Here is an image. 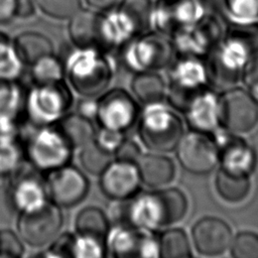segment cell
<instances>
[{"label": "cell", "instance_id": "4fadbf2b", "mask_svg": "<svg viewBox=\"0 0 258 258\" xmlns=\"http://www.w3.org/2000/svg\"><path fill=\"white\" fill-rule=\"evenodd\" d=\"M214 138L219 150V160L222 167L237 174L249 175L256 165V153L240 137L223 133Z\"/></svg>", "mask_w": 258, "mask_h": 258}, {"label": "cell", "instance_id": "603a6c76", "mask_svg": "<svg viewBox=\"0 0 258 258\" xmlns=\"http://www.w3.org/2000/svg\"><path fill=\"white\" fill-rule=\"evenodd\" d=\"M215 187L223 200L237 204L245 200L250 192V176L233 173L221 166L217 171Z\"/></svg>", "mask_w": 258, "mask_h": 258}, {"label": "cell", "instance_id": "60d3db41", "mask_svg": "<svg viewBox=\"0 0 258 258\" xmlns=\"http://www.w3.org/2000/svg\"><path fill=\"white\" fill-rule=\"evenodd\" d=\"M243 82L258 103V55L249 60L244 67Z\"/></svg>", "mask_w": 258, "mask_h": 258}, {"label": "cell", "instance_id": "bcb514c9", "mask_svg": "<svg viewBox=\"0 0 258 258\" xmlns=\"http://www.w3.org/2000/svg\"><path fill=\"white\" fill-rule=\"evenodd\" d=\"M87 4L98 10H110L118 2V0H86Z\"/></svg>", "mask_w": 258, "mask_h": 258}, {"label": "cell", "instance_id": "484cf974", "mask_svg": "<svg viewBox=\"0 0 258 258\" xmlns=\"http://www.w3.org/2000/svg\"><path fill=\"white\" fill-rule=\"evenodd\" d=\"M157 243L158 256L162 258H189L192 255L187 235L179 228L164 231Z\"/></svg>", "mask_w": 258, "mask_h": 258}, {"label": "cell", "instance_id": "836d02e7", "mask_svg": "<svg viewBox=\"0 0 258 258\" xmlns=\"http://www.w3.org/2000/svg\"><path fill=\"white\" fill-rule=\"evenodd\" d=\"M105 241L95 237L78 234L74 236L72 245V257L100 258L106 255Z\"/></svg>", "mask_w": 258, "mask_h": 258}, {"label": "cell", "instance_id": "4316f807", "mask_svg": "<svg viewBox=\"0 0 258 258\" xmlns=\"http://www.w3.org/2000/svg\"><path fill=\"white\" fill-rule=\"evenodd\" d=\"M25 95L16 81L0 80V118L17 120L24 110Z\"/></svg>", "mask_w": 258, "mask_h": 258}, {"label": "cell", "instance_id": "5b68a950", "mask_svg": "<svg viewBox=\"0 0 258 258\" xmlns=\"http://www.w3.org/2000/svg\"><path fill=\"white\" fill-rule=\"evenodd\" d=\"M219 123L230 132L247 133L258 123V103L241 88L228 89L218 99Z\"/></svg>", "mask_w": 258, "mask_h": 258}, {"label": "cell", "instance_id": "7a4b0ae2", "mask_svg": "<svg viewBox=\"0 0 258 258\" xmlns=\"http://www.w3.org/2000/svg\"><path fill=\"white\" fill-rule=\"evenodd\" d=\"M138 133L143 144L155 152L176 149L183 133L180 118L159 103L145 105L139 119Z\"/></svg>", "mask_w": 258, "mask_h": 258}, {"label": "cell", "instance_id": "cb8c5ba5", "mask_svg": "<svg viewBox=\"0 0 258 258\" xmlns=\"http://www.w3.org/2000/svg\"><path fill=\"white\" fill-rule=\"evenodd\" d=\"M131 89L135 97L145 105L160 103L165 95V83L162 77L152 71L136 73Z\"/></svg>", "mask_w": 258, "mask_h": 258}, {"label": "cell", "instance_id": "3957f363", "mask_svg": "<svg viewBox=\"0 0 258 258\" xmlns=\"http://www.w3.org/2000/svg\"><path fill=\"white\" fill-rule=\"evenodd\" d=\"M72 101V94L63 81L34 84L25 95L24 111L37 126L52 125L69 112Z\"/></svg>", "mask_w": 258, "mask_h": 258}, {"label": "cell", "instance_id": "52a82bcc", "mask_svg": "<svg viewBox=\"0 0 258 258\" xmlns=\"http://www.w3.org/2000/svg\"><path fill=\"white\" fill-rule=\"evenodd\" d=\"M172 49L165 39L156 35L132 38L125 44L124 64L135 73L164 68L171 59Z\"/></svg>", "mask_w": 258, "mask_h": 258}, {"label": "cell", "instance_id": "ab89813d", "mask_svg": "<svg viewBox=\"0 0 258 258\" xmlns=\"http://www.w3.org/2000/svg\"><path fill=\"white\" fill-rule=\"evenodd\" d=\"M141 148L140 146L133 140L124 139L122 143L118 146V148L114 152V156L116 160L135 163L141 156Z\"/></svg>", "mask_w": 258, "mask_h": 258}, {"label": "cell", "instance_id": "44dd1931", "mask_svg": "<svg viewBox=\"0 0 258 258\" xmlns=\"http://www.w3.org/2000/svg\"><path fill=\"white\" fill-rule=\"evenodd\" d=\"M17 54L23 63L31 66L39 58L53 53L50 39L37 31H24L13 40Z\"/></svg>", "mask_w": 258, "mask_h": 258}, {"label": "cell", "instance_id": "d6986e66", "mask_svg": "<svg viewBox=\"0 0 258 258\" xmlns=\"http://www.w3.org/2000/svg\"><path fill=\"white\" fill-rule=\"evenodd\" d=\"M183 113L192 130L208 133L219 123L218 99L212 92L205 90L189 104Z\"/></svg>", "mask_w": 258, "mask_h": 258}, {"label": "cell", "instance_id": "4dcf8cb0", "mask_svg": "<svg viewBox=\"0 0 258 258\" xmlns=\"http://www.w3.org/2000/svg\"><path fill=\"white\" fill-rule=\"evenodd\" d=\"M24 148L17 139L0 141V177L14 175L21 169Z\"/></svg>", "mask_w": 258, "mask_h": 258}, {"label": "cell", "instance_id": "9a60e30c", "mask_svg": "<svg viewBox=\"0 0 258 258\" xmlns=\"http://www.w3.org/2000/svg\"><path fill=\"white\" fill-rule=\"evenodd\" d=\"M69 19V35L76 46L102 47L101 14L80 8Z\"/></svg>", "mask_w": 258, "mask_h": 258}, {"label": "cell", "instance_id": "d6a6232c", "mask_svg": "<svg viewBox=\"0 0 258 258\" xmlns=\"http://www.w3.org/2000/svg\"><path fill=\"white\" fill-rule=\"evenodd\" d=\"M227 42L248 56L258 51V25L233 26L228 32Z\"/></svg>", "mask_w": 258, "mask_h": 258}, {"label": "cell", "instance_id": "ac0fdd59", "mask_svg": "<svg viewBox=\"0 0 258 258\" xmlns=\"http://www.w3.org/2000/svg\"><path fill=\"white\" fill-rule=\"evenodd\" d=\"M157 212L158 227L171 226L186 215L188 202L186 196L177 187L152 191Z\"/></svg>", "mask_w": 258, "mask_h": 258}, {"label": "cell", "instance_id": "2e32d148", "mask_svg": "<svg viewBox=\"0 0 258 258\" xmlns=\"http://www.w3.org/2000/svg\"><path fill=\"white\" fill-rule=\"evenodd\" d=\"M136 166L141 182L149 187L166 185L175 176V165L172 159L160 153L141 154Z\"/></svg>", "mask_w": 258, "mask_h": 258}, {"label": "cell", "instance_id": "8d00e7d4", "mask_svg": "<svg viewBox=\"0 0 258 258\" xmlns=\"http://www.w3.org/2000/svg\"><path fill=\"white\" fill-rule=\"evenodd\" d=\"M24 247L19 237L9 229L0 230V257L17 258L23 255Z\"/></svg>", "mask_w": 258, "mask_h": 258}, {"label": "cell", "instance_id": "30bf717a", "mask_svg": "<svg viewBox=\"0 0 258 258\" xmlns=\"http://www.w3.org/2000/svg\"><path fill=\"white\" fill-rule=\"evenodd\" d=\"M138 106L123 89H113L98 99L96 119L101 127L118 131L128 130L138 118Z\"/></svg>", "mask_w": 258, "mask_h": 258}, {"label": "cell", "instance_id": "74e56055", "mask_svg": "<svg viewBox=\"0 0 258 258\" xmlns=\"http://www.w3.org/2000/svg\"><path fill=\"white\" fill-rule=\"evenodd\" d=\"M124 139V132L101 127L99 131H96L94 142L102 149L114 154Z\"/></svg>", "mask_w": 258, "mask_h": 258}, {"label": "cell", "instance_id": "d590c367", "mask_svg": "<svg viewBox=\"0 0 258 258\" xmlns=\"http://www.w3.org/2000/svg\"><path fill=\"white\" fill-rule=\"evenodd\" d=\"M231 255L235 258H258V233L241 231L232 240Z\"/></svg>", "mask_w": 258, "mask_h": 258}, {"label": "cell", "instance_id": "277c9868", "mask_svg": "<svg viewBox=\"0 0 258 258\" xmlns=\"http://www.w3.org/2000/svg\"><path fill=\"white\" fill-rule=\"evenodd\" d=\"M24 154L29 162L41 171H51L69 164L73 147L59 132L51 125L37 126L27 138Z\"/></svg>", "mask_w": 258, "mask_h": 258}, {"label": "cell", "instance_id": "d4e9b609", "mask_svg": "<svg viewBox=\"0 0 258 258\" xmlns=\"http://www.w3.org/2000/svg\"><path fill=\"white\" fill-rule=\"evenodd\" d=\"M75 226L77 234L95 237L104 241L110 229L106 214L100 208L94 206L86 207L78 213Z\"/></svg>", "mask_w": 258, "mask_h": 258}, {"label": "cell", "instance_id": "7c38bea8", "mask_svg": "<svg viewBox=\"0 0 258 258\" xmlns=\"http://www.w3.org/2000/svg\"><path fill=\"white\" fill-rule=\"evenodd\" d=\"M140 182L135 163L115 160L100 174L101 190L115 201H124L136 195Z\"/></svg>", "mask_w": 258, "mask_h": 258}, {"label": "cell", "instance_id": "e0dca14e", "mask_svg": "<svg viewBox=\"0 0 258 258\" xmlns=\"http://www.w3.org/2000/svg\"><path fill=\"white\" fill-rule=\"evenodd\" d=\"M138 31L132 20L119 8L101 15L102 47H119L125 45Z\"/></svg>", "mask_w": 258, "mask_h": 258}, {"label": "cell", "instance_id": "b9f144b4", "mask_svg": "<svg viewBox=\"0 0 258 258\" xmlns=\"http://www.w3.org/2000/svg\"><path fill=\"white\" fill-rule=\"evenodd\" d=\"M77 111L80 115L88 119L96 118L98 111V99H95V97H83L78 103Z\"/></svg>", "mask_w": 258, "mask_h": 258}, {"label": "cell", "instance_id": "ee69618b", "mask_svg": "<svg viewBox=\"0 0 258 258\" xmlns=\"http://www.w3.org/2000/svg\"><path fill=\"white\" fill-rule=\"evenodd\" d=\"M35 14L34 0H15V17L26 19Z\"/></svg>", "mask_w": 258, "mask_h": 258}, {"label": "cell", "instance_id": "8992f818", "mask_svg": "<svg viewBox=\"0 0 258 258\" xmlns=\"http://www.w3.org/2000/svg\"><path fill=\"white\" fill-rule=\"evenodd\" d=\"M63 224L62 213L53 203L25 213H20L17 228L24 242L40 247L51 242L59 233Z\"/></svg>", "mask_w": 258, "mask_h": 258}, {"label": "cell", "instance_id": "7402d4cb", "mask_svg": "<svg viewBox=\"0 0 258 258\" xmlns=\"http://www.w3.org/2000/svg\"><path fill=\"white\" fill-rule=\"evenodd\" d=\"M57 129L74 147H83L94 141L96 130L91 119L79 113H67L57 124Z\"/></svg>", "mask_w": 258, "mask_h": 258}, {"label": "cell", "instance_id": "8fae6325", "mask_svg": "<svg viewBox=\"0 0 258 258\" xmlns=\"http://www.w3.org/2000/svg\"><path fill=\"white\" fill-rule=\"evenodd\" d=\"M196 250L205 256L223 254L233 240L230 226L220 218L204 217L199 220L191 230Z\"/></svg>", "mask_w": 258, "mask_h": 258}, {"label": "cell", "instance_id": "83f0119b", "mask_svg": "<svg viewBox=\"0 0 258 258\" xmlns=\"http://www.w3.org/2000/svg\"><path fill=\"white\" fill-rule=\"evenodd\" d=\"M30 77L33 84H54L63 81L64 68L62 61L53 55H45L31 64Z\"/></svg>", "mask_w": 258, "mask_h": 258}, {"label": "cell", "instance_id": "5bb4252c", "mask_svg": "<svg viewBox=\"0 0 258 258\" xmlns=\"http://www.w3.org/2000/svg\"><path fill=\"white\" fill-rule=\"evenodd\" d=\"M10 186V200L15 210L20 213L36 210L47 203L45 181L34 173H21L20 169Z\"/></svg>", "mask_w": 258, "mask_h": 258}, {"label": "cell", "instance_id": "f6af8a7d", "mask_svg": "<svg viewBox=\"0 0 258 258\" xmlns=\"http://www.w3.org/2000/svg\"><path fill=\"white\" fill-rule=\"evenodd\" d=\"M15 17V0H0V24L9 23Z\"/></svg>", "mask_w": 258, "mask_h": 258}, {"label": "cell", "instance_id": "9c48e42d", "mask_svg": "<svg viewBox=\"0 0 258 258\" xmlns=\"http://www.w3.org/2000/svg\"><path fill=\"white\" fill-rule=\"evenodd\" d=\"M45 185L51 203L59 208L78 205L89 191V180L86 175L70 164L48 171Z\"/></svg>", "mask_w": 258, "mask_h": 258}, {"label": "cell", "instance_id": "f546056e", "mask_svg": "<svg viewBox=\"0 0 258 258\" xmlns=\"http://www.w3.org/2000/svg\"><path fill=\"white\" fill-rule=\"evenodd\" d=\"M83 168L94 175H100L113 161V154L102 149L94 141L82 147L79 155Z\"/></svg>", "mask_w": 258, "mask_h": 258}, {"label": "cell", "instance_id": "6da1fadb", "mask_svg": "<svg viewBox=\"0 0 258 258\" xmlns=\"http://www.w3.org/2000/svg\"><path fill=\"white\" fill-rule=\"evenodd\" d=\"M62 63L71 86L83 97L100 95L113 76V63L99 47L76 46Z\"/></svg>", "mask_w": 258, "mask_h": 258}, {"label": "cell", "instance_id": "1f68e13d", "mask_svg": "<svg viewBox=\"0 0 258 258\" xmlns=\"http://www.w3.org/2000/svg\"><path fill=\"white\" fill-rule=\"evenodd\" d=\"M134 23L138 33L151 23L152 4L150 0H122L118 6Z\"/></svg>", "mask_w": 258, "mask_h": 258}, {"label": "cell", "instance_id": "f35d334b", "mask_svg": "<svg viewBox=\"0 0 258 258\" xmlns=\"http://www.w3.org/2000/svg\"><path fill=\"white\" fill-rule=\"evenodd\" d=\"M74 236L70 233H63L56 236L51 242V246L43 255L45 257H72V245Z\"/></svg>", "mask_w": 258, "mask_h": 258}, {"label": "cell", "instance_id": "e575fe53", "mask_svg": "<svg viewBox=\"0 0 258 258\" xmlns=\"http://www.w3.org/2000/svg\"><path fill=\"white\" fill-rule=\"evenodd\" d=\"M35 5L47 16L68 19L81 7V0H34Z\"/></svg>", "mask_w": 258, "mask_h": 258}, {"label": "cell", "instance_id": "ffe728a7", "mask_svg": "<svg viewBox=\"0 0 258 258\" xmlns=\"http://www.w3.org/2000/svg\"><path fill=\"white\" fill-rule=\"evenodd\" d=\"M144 231L133 228L125 223H119L110 227L105 237L106 249L117 257L138 256L140 241Z\"/></svg>", "mask_w": 258, "mask_h": 258}, {"label": "cell", "instance_id": "ba28073f", "mask_svg": "<svg viewBox=\"0 0 258 258\" xmlns=\"http://www.w3.org/2000/svg\"><path fill=\"white\" fill-rule=\"evenodd\" d=\"M176 156L188 172L207 174L218 163L219 150L215 139L208 133L192 130L181 137L176 147Z\"/></svg>", "mask_w": 258, "mask_h": 258}, {"label": "cell", "instance_id": "f1b7e54d", "mask_svg": "<svg viewBox=\"0 0 258 258\" xmlns=\"http://www.w3.org/2000/svg\"><path fill=\"white\" fill-rule=\"evenodd\" d=\"M23 62L16 52L13 42L0 32V80L16 81L22 74Z\"/></svg>", "mask_w": 258, "mask_h": 258}, {"label": "cell", "instance_id": "7bdbcfd3", "mask_svg": "<svg viewBox=\"0 0 258 258\" xmlns=\"http://www.w3.org/2000/svg\"><path fill=\"white\" fill-rule=\"evenodd\" d=\"M18 124L17 120L0 118V141L17 139Z\"/></svg>", "mask_w": 258, "mask_h": 258}]
</instances>
